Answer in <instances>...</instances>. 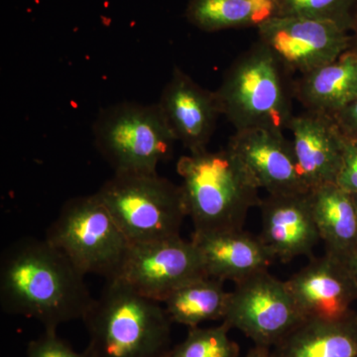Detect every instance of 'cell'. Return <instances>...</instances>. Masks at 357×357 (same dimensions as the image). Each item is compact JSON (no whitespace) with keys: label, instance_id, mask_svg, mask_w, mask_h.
<instances>
[{"label":"cell","instance_id":"obj_17","mask_svg":"<svg viewBox=\"0 0 357 357\" xmlns=\"http://www.w3.org/2000/svg\"><path fill=\"white\" fill-rule=\"evenodd\" d=\"M295 98L307 112L335 116L357 98V54L349 49L328 64L302 75Z\"/></svg>","mask_w":357,"mask_h":357},{"label":"cell","instance_id":"obj_9","mask_svg":"<svg viewBox=\"0 0 357 357\" xmlns=\"http://www.w3.org/2000/svg\"><path fill=\"white\" fill-rule=\"evenodd\" d=\"M258 29L264 45L286 73L307 74L351 49V32L328 21L277 16Z\"/></svg>","mask_w":357,"mask_h":357},{"label":"cell","instance_id":"obj_28","mask_svg":"<svg viewBox=\"0 0 357 357\" xmlns=\"http://www.w3.org/2000/svg\"><path fill=\"white\" fill-rule=\"evenodd\" d=\"M245 357H272V351L270 347L255 344L252 349H249Z\"/></svg>","mask_w":357,"mask_h":357},{"label":"cell","instance_id":"obj_29","mask_svg":"<svg viewBox=\"0 0 357 357\" xmlns=\"http://www.w3.org/2000/svg\"><path fill=\"white\" fill-rule=\"evenodd\" d=\"M351 50L357 54V7L352 20L351 29Z\"/></svg>","mask_w":357,"mask_h":357},{"label":"cell","instance_id":"obj_1","mask_svg":"<svg viewBox=\"0 0 357 357\" xmlns=\"http://www.w3.org/2000/svg\"><path fill=\"white\" fill-rule=\"evenodd\" d=\"M84 276L46 239H18L0 260V305L7 314L57 328L83 319L93 304Z\"/></svg>","mask_w":357,"mask_h":357},{"label":"cell","instance_id":"obj_18","mask_svg":"<svg viewBox=\"0 0 357 357\" xmlns=\"http://www.w3.org/2000/svg\"><path fill=\"white\" fill-rule=\"evenodd\" d=\"M272 357H357V312L340 321L304 319Z\"/></svg>","mask_w":357,"mask_h":357},{"label":"cell","instance_id":"obj_6","mask_svg":"<svg viewBox=\"0 0 357 357\" xmlns=\"http://www.w3.org/2000/svg\"><path fill=\"white\" fill-rule=\"evenodd\" d=\"M45 239L84 275L116 278L130 243L98 195L66 202Z\"/></svg>","mask_w":357,"mask_h":357},{"label":"cell","instance_id":"obj_12","mask_svg":"<svg viewBox=\"0 0 357 357\" xmlns=\"http://www.w3.org/2000/svg\"><path fill=\"white\" fill-rule=\"evenodd\" d=\"M227 148L256 187L264 189L268 195L311 191L301 176L292 142L284 132L263 128L236 131Z\"/></svg>","mask_w":357,"mask_h":357},{"label":"cell","instance_id":"obj_10","mask_svg":"<svg viewBox=\"0 0 357 357\" xmlns=\"http://www.w3.org/2000/svg\"><path fill=\"white\" fill-rule=\"evenodd\" d=\"M208 276L198 248L180 236L130 244L117 278L150 299L163 303L174 291Z\"/></svg>","mask_w":357,"mask_h":357},{"label":"cell","instance_id":"obj_20","mask_svg":"<svg viewBox=\"0 0 357 357\" xmlns=\"http://www.w3.org/2000/svg\"><path fill=\"white\" fill-rule=\"evenodd\" d=\"M279 16L278 0H191L185 17L204 32L256 27Z\"/></svg>","mask_w":357,"mask_h":357},{"label":"cell","instance_id":"obj_24","mask_svg":"<svg viewBox=\"0 0 357 357\" xmlns=\"http://www.w3.org/2000/svg\"><path fill=\"white\" fill-rule=\"evenodd\" d=\"M26 357H93L84 351H75L66 340L57 335V328H44V333L36 340L29 342Z\"/></svg>","mask_w":357,"mask_h":357},{"label":"cell","instance_id":"obj_25","mask_svg":"<svg viewBox=\"0 0 357 357\" xmlns=\"http://www.w3.org/2000/svg\"><path fill=\"white\" fill-rule=\"evenodd\" d=\"M335 184L349 194H357V140L344 136L342 166Z\"/></svg>","mask_w":357,"mask_h":357},{"label":"cell","instance_id":"obj_2","mask_svg":"<svg viewBox=\"0 0 357 357\" xmlns=\"http://www.w3.org/2000/svg\"><path fill=\"white\" fill-rule=\"evenodd\" d=\"M162 303L141 295L121 278L107 280L84 321L93 357H165L171 325Z\"/></svg>","mask_w":357,"mask_h":357},{"label":"cell","instance_id":"obj_21","mask_svg":"<svg viewBox=\"0 0 357 357\" xmlns=\"http://www.w3.org/2000/svg\"><path fill=\"white\" fill-rule=\"evenodd\" d=\"M229 294L223 288V281L204 276L178 288L163 303L172 323L191 328L206 321H222Z\"/></svg>","mask_w":357,"mask_h":357},{"label":"cell","instance_id":"obj_4","mask_svg":"<svg viewBox=\"0 0 357 357\" xmlns=\"http://www.w3.org/2000/svg\"><path fill=\"white\" fill-rule=\"evenodd\" d=\"M285 73L258 41L234 61L215 91L220 114L236 131L263 128L284 132L294 116Z\"/></svg>","mask_w":357,"mask_h":357},{"label":"cell","instance_id":"obj_3","mask_svg":"<svg viewBox=\"0 0 357 357\" xmlns=\"http://www.w3.org/2000/svg\"><path fill=\"white\" fill-rule=\"evenodd\" d=\"M177 172L194 231L243 229L248 211L261 202L259 189L227 147L185 155Z\"/></svg>","mask_w":357,"mask_h":357},{"label":"cell","instance_id":"obj_7","mask_svg":"<svg viewBox=\"0 0 357 357\" xmlns=\"http://www.w3.org/2000/svg\"><path fill=\"white\" fill-rule=\"evenodd\" d=\"M93 133L96 149L114 173L157 172L176 142L158 103L112 105L98 114Z\"/></svg>","mask_w":357,"mask_h":357},{"label":"cell","instance_id":"obj_11","mask_svg":"<svg viewBox=\"0 0 357 357\" xmlns=\"http://www.w3.org/2000/svg\"><path fill=\"white\" fill-rule=\"evenodd\" d=\"M286 285L304 319L340 321L354 314L357 287L344 261L328 255L314 258Z\"/></svg>","mask_w":357,"mask_h":357},{"label":"cell","instance_id":"obj_13","mask_svg":"<svg viewBox=\"0 0 357 357\" xmlns=\"http://www.w3.org/2000/svg\"><path fill=\"white\" fill-rule=\"evenodd\" d=\"M158 105L176 141L190 153L206 149L220 115L215 91L204 89L175 67Z\"/></svg>","mask_w":357,"mask_h":357},{"label":"cell","instance_id":"obj_5","mask_svg":"<svg viewBox=\"0 0 357 357\" xmlns=\"http://www.w3.org/2000/svg\"><path fill=\"white\" fill-rule=\"evenodd\" d=\"M130 244L181 236L187 208L181 185L158 173H114L96 192Z\"/></svg>","mask_w":357,"mask_h":357},{"label":"cell","instance_id":"obj_23","mask_svg":"<svg viewBox=\"0 0 357 357\" xmlns=\"http://www.w3.org/2000/svg\"><path fill=\"white\" fill-rule=\"evenodd\" d=\"M279 16L328 21L351 32L357 0H278Z\"/></svg>","mask_w":357,"mask_h":357},{"label":"cell","instance_id":"obj_14","mask_svg":"<svg viewBox=\"0 0 357 357\" xmlns=\"http://www.w3.org/2000/svg\"><path fill=\"white\" fill-rule=\"evenodd\" d=\"M259 206V237L273 258L288 262L300 256H312L321 238L312 213L311 191L268 195Z\"/></svg>","mask_w":357,"mask_h":357},{"label":"cell","instance_id":"obj_22","mask_svg":"<svg viewBox=\"0 0 357 357\" xmlns=\"http://www.w3.org/2000/svg\"><path fill=\"white\" fill-rule=\"evenodd\" d=\"M225 323L211 328H189L187 337L165 357H238L239 345L229 337Z\"/></svg>","mask_w":357,"mask_h":357},{"label":"cell","instance_id":"obj_19","mask_svg":"<svg viewBox=\"0 0 357 357\" xmlns=\"http://www.w3.org/2000/svg\"><path fill=\"white\" fill-rule=\"evenodd\" d=\"M312 213L326 253L344 261L357 248V213L354 197L337 184L311 191Z\"/></svg>","mask_w":357,"mask_h":357},{"label":"cell","instance_id":"obj_15","mask_svg":"<svg viewBox=\"0 0 357 357\" xmlns=\"http://www.w3.org/2000/svg\"><path fill=\"white\" fill-rule=\"evenodd\" d=\"M288 130L301 176L310 190L335 184L342 160L344 135L332 116L307 112L294 115Z\"/></svg>","mask_w":357,"mask_h":357},{"label":"cell","instance_id":"obj_26","mask_svg":"<svg viewBox=\"0 0 357 357\" xmlns=\"http://www.w3.org/2000/svg\"><path fill=\"white\" fill-rule=\"evenodd\" d=\"M333 119L344 137L357 140V98Z\"/></svg>","mask_w":357,"mask_h":357},{"label":"cell","instance_id":"obj_16","mask_svg":"<svg viewBox=\"0 0 357 357\" xmlns=\"http://www.w3.org/2000/svg\"><path fill=\"white\" fill-rule=\"evenodd\" d=\"M191 241L198 248L206 275L218 280H244L267 270L273 256L260 237L243 229L194 231Z\"/></svg>","mask_w":357,"mask_h":357},{"label":"cell","instance_id":"obj_27","mask_svg":"<svg viewBox=\"0 0 357 357\" xmlns=\"http://www.w3.org/2000/svg\"><path fill=\"white\" fill-rule=\"evenodd\" d=\"M344 262L347 268H349L352 279H354L357 287V248L352 251L349 257L344 260Z\"/></svg>","mask_w":357,"mask_h":357},{"label":"cell","instance_id":"obj_8","mask_svg":"<svg viewBox=\"0 0 357 357\" xmlns=\"http://www.w3.org/2000/svg\"><path fill=\"white\" fill-rule=\"evenodd\" d=\"M303 321L286 282L267 270L236 283L222 319L255 344L267 347H276Z\"/></svg>","mask_w":357,"mask_h":357},{"label":"cell","instance_id":"obj_30","mask_svg":"<svg viewBox=\"0 0 357 357\" xmlns=\"http://www.w3.org/2000/svg\"><path fill=\"white\" fill-rule=\"evenodd\" d=\"M352 197H354V204H356V213H357V194L352 195Z\"/></svg>","mask_w":357,"mask_h":357}]
</instances>
